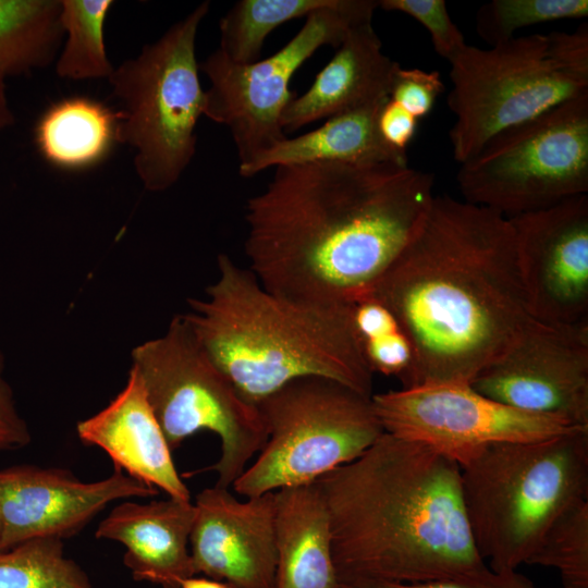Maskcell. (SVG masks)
Here are the masks:
<instances>
[{
	"label": "cell",
	"instance_id": "16",
	"mask_svg": "<svg viewBox=\"0 0 588 588\" xmlns=\"http://www.w3.org/2000/svg\"><path fill=\"white\" fill-rule=\"evenodd\" d=\"M189 552L195 574L232 588H273L274 492L240 501L215 485L195 499Z\"/></svg>",
	"mask_w": 588,
	"mask_h": 588
},
{
	"label": "cell",
	"instance_id": "2",
	"mask_svg": "<svg viewBox=\"0 0 588 588\" xmlns=\"http://www.w3.org/2000/svg\"><path fill=\"white\" fill-rule=\"evenodd\" d=\"M370 295L395 316L414 365L405 388L470 383L535 321L509 219L434 195Z\"/></svg>",
	"mask_w": 588,
	"mask_h": 588
},
{
	"label": "cell",
	"instance_id": "5",
	"mask_svg": "<svg viewBox=\"0 0 588 588\" xmlns=\"http://www.w3.org/2000/svg\"><path fill=\"white\" fill-rule=\"evenodd\" d=\"M469 531L494 573L526 564L551 524L588 495V428L489 445L460 465Z\"/></svg>",
	"mask_w": 588,
	"mask_h": 588
},
{
	"label": "cell",
	"instance_id": "9",
	"mask_svg": "<svg viewBox=\"0 0 588 588\" xmlns=\"http://www.w3.org/2000/svg\"><path fill=\"white\" fill-rule=\"evenodd\" d=\"M257 406L268 439L232 485L246 498L313 483L359 457L384 432L371 396L326 378L291 381Z\"/></svg>",
	"mask_w": 588,
	"mask_h": 588
},
{
	"label": "cell",
	"instance_id": "17",
	"mask_svg": "<svg viewBox=\"0 0 588 588\" xmlns=\"http://www.w3.org/2000/svg\"><path fill=\"white\" fill-rule=\"evenodd\" d=\"M76 433L83 443L105 451L115 469L168 497L191 500L135 368L131 367L125 387L105 408L77 422Z\"/></svg>",
	"mask_w": 588,
	"mask_h": 588
},
{
	"label": "cell",
	"instance_id": "8",
	"mask_svg": "<svg viewBox=\"0 0 588 588\" xmlns=\"http://www.w3.org/2000/svg\"><path fill=\"white\" fill-rule=\"evenodd\" d=\"M132 367L172 452L199 431L213 432L221 455L207 469L217 473V486H232L265 445L268 430L258 406L238 393L203 350L183 315L161 336L133 350Z\"/></svg>",
	"mask_w": 588,
	"mask_h": 588
},
{
	"label": "cell",
	"instance_id": "14",
	"mask_svg": "<svg viewBox=\"0 0 588 588\" xmlns=\"http://www.w3.org/2000/svg\"><path fill=\"white\" fill-rule=\"evenodd\" d=\"M532 317L588 323V195L507 218Z\"/></svg>",
	"mask_w": 588,
	"mask_h": 588
},
{
	"label": "cell",
	"instance_id": "15",
	"mask_svg": "<svg viewBox=\"0 0 588 588\" xmlns=\"http://www.w3.org/2000/svg\"><path fill=\"white\" fill-rule=\"evenodd\" d=\"M158 493V489L115 468L109 477L93 482L82 481L64 468L35 465L2 468V549L34 538H70L111 502Z\"/></svg>",
	"mask_w": 588,
	"mask_h": 588
},
{
	"label": "cell",
	"instance_id": "18",
	"mask_svg": "<svg viewBox=\"0 0 588 588\" xmlns=\"http://www.w3.org/2000/svg\"><path fill=\"white\" fill-rule=\"evenodd\" d=\"M194 516L191 500L127 501L110 511L95 536L125 547L123 562L135 580L180 588L184 579L196 575L189 552Z\"/></svg>",
	"mask_w": 588,
	"mask_h": 588
},
{
	"label": "cell",
	"instance_id": "3",
	"mask_svg": "<svg viewBox=\"0 0 588 588\" xmlns=\"http://www.w3.org/2000/svg\"><path fill=\"white\" fill-rule=\"evenodd\" d=\"M339 581L415 583L489 571L465 516L458 464L383 432L317 481Z\"/></svg>",
	"mask_w": 588,
	"mask_h": 588
},
{
	"label": "cell",
	"instance_id": "34",
	"mask_svg": "<svg viewBox=\"0 0 588 588\" xmlns=\"http://www.w3.org/2000/svg\"><path fill=\"white\" fill-rule=\"evenodd\" d=\"M418 120L396 102L388 99L378 115V130L384 143L400 152L413 140Z\"/></svg>",
	"mask_w": 588,
	"mask_h": 588
},
{
	"label": "cell",
	"instance_id": "10",
	"mask_svg": "<svg viewBox=\"0 0 588 588\" xmlns=\"http://www.w3.org/2000/svg\"><path fill=\"white\" fill-rule=\"evenodd\" d=\"M463 200L510 218L588 192V95L493 136L456 174Z\"/></svg>",
	"mask_w": 588,
	"mask_h": 588
},
{
	"label": "cell",
	"instance_id": "7",
	"mask_svg": "<svg viewBox=\"0 0 588 588\" xmlns=\"http://www.w3.org/2000/svg\"><path fill=\"white\" fill-rule=\"evenodd\" d=\"M209 8V1L197 5L108 78L120 103L115 140L135 151V171L149 192L172 187L196 151L205 90L195 42Z\"/></svg>",
	"mask_w": 588,
	"mask_h": 588
},
{
	"label": "cell",
	"instance_id": "13",
	"mask_svg": "<svg viewBox=\"0 0 588 588\" xmlns=\"http://www.w3.org/2000/svg\"><path fill=\"white\" fill-rule=\"evenodd\" d=\"M470 385L518 411L588 428V323L536 320Z\"/></svg>",
	"mask_w": 588,
	"mask_h": 588
},
{
	"label": "cell",
	"instance_id": "23",
	"mask_svg": "<svg viewBox=\"0 0 588 588\" xmlns=\"http://www.w3.org/2000/svg\"><path fill=\"white\" fill-rule=\"evenodd\" d=\"M60 0H0V74L21 76L52 63L63 29Z\"/></svg>",
	"mask_w": 588,
	"mask_h": 588
},
{
	"label": "cell",
	"instance_id": "6",
	"mask_svg": "<svg viewBox=\"0 0 588 588\" xmlns=\"http://www.w3.org/2000/svg\"><path fill=\"white\" fill-rule=\"evenodd\" d=\"M446 102L457 163L500 132L588 95V26L514 37L482 49L467 45L450 62Z\"/></svg>",
	"mask_w": 588,
	"mask_h": 588
},
{
	"label": "cell",
	"instance_id": "29",
	"mask_svg": "<svg viewBox=\"0 0 588 588\" xmlns=\"http://www.w3.org/2000/svg\"><path fill=\"white\" fill-rule=\"evenodd\" d=\"M378 8L404 13L420 23L429 32L434 51L448 62L467 46L444 0H378Z\"/></svg>",
	"mask_w": 588,
	"mask_h": 588
},
{
	"label": "cell",
	"instance_id": "20",
	"mask_svg": "<svg viewBox=\"0 0 588 588\" xmlns=\"http://www.w3.org/2000/svg\"><path fill=\"white\" fill-rule=\"evenodd\" d=\"M273 588H338L328 507L317 482L274 491Z\"/></svg>",
	"mask_w": 588,
	"mask_h": 588
},
{
	"label": "cell",
	"instance_id": "19",
	"mask_svg": "<svg viewBox=\"0 0 588 588\" xmlns=\"http://www.w3.org/2000/svg\"><path fill=\"white\" fill-rule=\"evenodd\" d=\"M399 66L383 53L372 22L352 28L311 86L286 106L281 118L283 132L388 99Z\"/></svg>",
	"mask_w": 588,
	"mask_h": 588
},
{
	"label": "cell",
	"instance_id": "21",
	"mask_svg": "<svg viewBox=\"0 0 588 588\" xmlns=\"http://www.w3.org/2000/svg\"><path fill=\"white\" fill-rule=\"evenodd\" d=\"M388 99L335 114L299 136H286L240 167V175L252 177L269 168L307 162L408 164L406 152L388 146L378 130V115Z\"/></svg>",
	"mask_w": 588,
	"mask_h": 588
},
{
	"label": "cell",
	"instance_id": "12",
	"mask_svg": "<svg viewBox=\"0 0 588 588\" xmlns=\"http://www.w3.org/2000/svg\"><path fill=\"white\" fill-rule=\"evenodd\" d=\"M384 430L426 444L458 466L497 443L534 441L580 427L518 411L494 401L470 383H429L372 394Z\"/></svg>",
	"mask_w": 588,
	"mask_h": 588
},
{
	"label": "cell",
	"instance_id": "22",
	"mask_svg": "<svg viewBox=\"0 0 588 588\" xmlns=\"http://www.w3.org/2000/svg\"><path fill=\"white\" fill-rule=\"evenodd\" d=\"M117 111L86 97L63 99L38 120L35 140L44 158L63 169L99 162L115 140Z\"/></svg>",
	"mask_w": 588,
	"mask_h": 588
},
{
	"label": "cell",
	"instance_id": "1",
	"mask_svg": "<svg viewBox=\"0 0 588 588\" xmlns=\"http://www.w3.org/2000/svg\"><path fill=\"white\" fill-rule=\"evenodd\" d=\"M433 182L408 164L278 166L245 206L248 270L273 294L353 305L370 295L413 236Z\"/></svg>",
	"mask_w": 588,
	"mask_h": 588
},
{
	"label": "cell",
	"instance_id": "36",
	"mask_svg": "<svg viewBox=\"0 0 588 588\" xmlns=\"http://www.w3.org/2000/svg\"><path fill=\"white\" fill-rule=\"evenodd\" d=\"M180 588H232L229 584L208 577H188L181 583Z\"/></svg>",
	"mask_w": 588,
	"mask_h": 588
},
{
	"label": "cell",
	"instance_id": "33",
	"mask_svg": "<svg viewBox=\"0 0 588 588\" xmlns=\"http://www.w3.org/2000/svg\"><path fill=\"white\" fill-rule=\"evenodd\" d=\"M3 368L0 352V451L26 446L32 440L28 426L17 412L13 391L3 378Z\"/></svg>",
	"mask_w": 588,
	"mask_h": 588
},
{
	"label": "cell",
	"instance_id": "24",
	"mask_svg": "<svg viewBox=\"0 0 588 588\" xmlns=\"http://www.w3.org/2000/svg\"><path fill=\"white\" fill-rule=\"evenodd\" d=\"M335 0H241L219 23L218 50L235 63L260 59L266 37L280 25L332 5Z\"/></svg>",
	"mask_w": 588,
	"mask_h": 588
},
{
	"label": "cell",
	"instance_id": "30",
	"mask_svg": "<svg viewBox=\"0 0 588 588\" xmlns=\"http://www.w3.org/2000/svg\"><path fill=\"white\" fill-rule=\"evenodd\" d=\"M365 360L372 371L395 377L406 387L413 365L412 344L401 327L359 342Z\"/></svg>",
	"mask_w": 588,
	"mask_h": 588
},
{
	"label": "cell",
	"instance_id": "26",
	"mask_svg": "<svg viewBox=\"0 0 588 588\" xmlns=\"http://www.w3.org/2000/svg\"><path fill=\"white\" fill-rule=\"evenodd\" d=\"M0 588H95L63 540L34 538L0 551Z\"/></svg>",
	"mask_w": 588,
	"mask_h": 588
},
{
	"label": "cell",
	"instance_id": "38",
	"mask_svg": "<svg viewBox=\"0 0 588 588\" xmlns=\"http://www.w3.org/2000/svg\"><path fill=\"white\" fill-rule=\"evenodd\" d=\"M530 588H538V587H535V586L532 585ZM561 588H571V587L562 586Z\"/></svg>",
	"mask_w": 588,
	"mask_h": 588
},
{
	"label": "cell",
	"instance_id": "31",
	"mask_svg": "<svg viewBox=\"0 0 588 588\" xmlns=\"http://www.w3.org/2000/svg\"><path fill=\"white\" fill-rule=\"evenodd\" d=\"M444 88L438 71L399 66L392 81L389 99L419 120L430 113Z\"/></svg>",
	"mask_w": 588,
	"mask_h": 588
},
{
	"label": "cell",
	"instance_id": "32",
	"mask_svg": "<svg viewBox=\"0 0 588 588\" xmlns=\"http://www.w3.org/2000/svg\"><path fill=\"white\" fill-rule=\"evenodd\" d=\"M532 583L516 572L494 573L491 569L469 576L437 578L415 583L375 579L339 581L338 588H530Z\"/></svg>",
	"mask_w": 588,
	"mask_h": 588
},
{
	"label": "cell",
	"instance_id": "11",
	"mask_svg": "<svg viewBox=\"0 0 588 588\" xmlns=\"http://www.w3.org/2000/svg\"><path fill=\"white\" fill-rule=\"evenodd\" d=\"M376 9L377 0H335L309 14L298 33L266 59L235 63L217 49L199 63L210 82L204 115L229 128L238 168L286 137L281 118L294 98V73L322 46L336 48L352 28L372 22Z\"/></svg>",
	"mask_w": 588,
	"mask_h": 588
},
{
	"label": "cell",
	"instance_id": "27",
	"mask_svg": "<svg viewBox=\"0 0 588 588\" xmlns=\"http://www.w3.org/2000/svg\"><path fill=\"white\" fill-rule=\"evenodd\" d=\"M526 564L555 568L562 586L588 588V501L565 510L548 528Z\"/></svg>",
	"mask_w": 588,
	"mask_h": 588
},
{
	"label": "cell",
	"instance_id": "35",
	"mask_svg": "<svg viewBox=\"0 0 588 588\" xmlns=\"http://www.w3.org/2000/svg\"><path fill=\"white\" fill-rule=\"evenodd\" d=\"M4 78L0 74V134L14 123V115L7 98Z\"/></svg>",
	"mask_w": 588,
	"mask_h": 588
},
{
	"label": "cell",
	"instance_id": "28",
	"mask_svg": "<svg viewBox=\"0 0 588 588\" xmlns=\"http://www.w3.org/2000/svg\"><path fill=\"white\" fill-rule=\"evenodd\" d=\"M588 16L587 0H492L476 13V32L490 47L525 27Z\"/></svg>",
	"mask_w": 588,
	"mask_h": 588
},
{
	"label": "cell",
	"instance_id": "25",
	"mask_svg": "<svg viewBox=\"0 0 588 588\" xmlns=\"http://www.w3.org/2000/svg\"><path fill=\"white\" fill-rule=\"evenodd\" d=\"M60 22L66 39L57 63L58 76L68 79L109 78L103 27L111 0H60Z\"/></svg>",
	"mask_w": 588,
	"mask_h": 588
},
{
	"label": "cell",
	"instance_id": "4",
	"mask_svg": "<svg viewBox=\"0 0 588 588\" xmlns=\"http://www.w3.org/2000/svg\"><path fill=\"white\" fill-rule=\"evenodd\" d=\"M183 315L195 339L238 393L257 405L291 381L318 377L372 396L352 322L353 305H317L273 294L225 254L204 298Z\"/></svg>",
	"mask_w": 588,
	"mask_h": 588
},
{
	"label": "cell",
	"instance_id": "37",
	"mask_svg": "<svg viewBox=\"0 0 588 588\" xmlns=\"http://www.w3.org/2000/svg\"><path fill=\"white\" fill-rule=\"evenodd\" d=\"M2 528H1V525H0V551H2Z\"/></svg>",
	"mask_w": 588,
	"mask_h": 588
}]
</instances>
